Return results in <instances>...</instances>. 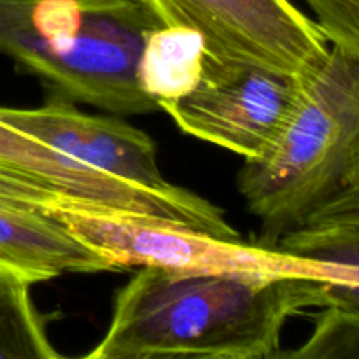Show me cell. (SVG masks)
I'll list each match as a JSON object with an SVG mask.
<instances>
[{"label":"cell","mask_w":359,"mask_h":359,"mask_svg":"<svg viewBox=\"0 0 359 359\" xmlns=\"http://www.w3.org/2000/svg\"><path fill=\"white\" fill-rule=\"evenodd\" d=\"M312 307L321 280L139 266L86 358H279L284 326Z\"/></svg>","instance_id":"6da1fadb"},{"label":"cell","mask_w":359,"mask_h":359,"mask_svg":"<svg viewBox=\"0 0 359 359\" xmlns=\"http://www.w3.org/2000/svg\"><path fill=\"white\" fill-rule=\"evenodd\" d=\"M160 21L140 0H0V55L53 97L114 114L160 111L137 81Z\"/></svg>","instance_id":"7a4b0ae2"},{"label":"cell","mask_w":359,"mask_h":359,"mask_svg":"<svg viewBox=\"0 0 359 359\" xmlns=\"http://www.w3.org/2000/svg\"><path fill=\"white\" fill-rule=\"evenodd\" d=\"M359 140V60L340 49L302 76L297 98L273 142L245 160L237 188L262 223V241L277 248L342 188Z\"/></svg>","instance_id":"3957f363"},{"label":"cell","mask_w":359,"mask_h":359,"mask_svg":"<svg viewBox=\"0 0 359 359\" xmlns=\"http://www.w3.org/2000/svg\"><path fill=\"white\" fill-rule=\"evenodd\" d=\"M58 214L77 237L104 252L121 270L160 266L235 276L302 277L321 283H333L342 272L339 263L191 228L84 210H58Z\"/></svg>","instance_id":"277c9868"},{"label":"cell","mask_w":359,"mask_h":359,"mask_svg":"<svg viewBox=\"0 0 359 359\" xmlns=\"http://www.w3.org/2000/svg\"><path fill=\"white\" fill-rule=\"evenodd\" d=\"M163 27L198 32L209 63L300 77L330 48L318 23L291 0H140Z\"/></svg>","instance_id":"5b68a950"},{"label":"cell","mask_w":359,"mask_h":359,"mask_svg":"<svg viewBox=\"0 0 359 359\" xmlns=\"http://www.w3.org/2000/svg\"><path fill=\"white\" fill-rule=\"evenodd\" d=\"M300 81L302 76L205 60L198 86L161 104V111L188 135L238 154L244 161L255 160L279 133Z\"/></svg>","instance_id":"8992f818"},{"label":"cell","mask_w":359,"mask_h":359,"mask_svg":"<svg viewBox=\"0 0 359 359\" xmlns=\"http://www.w3.org/2000/svg\"><path fill=\"white\" fill-rule=\"evenodd\" d=\"M0 121L116 179L154 191L177 188L161 174L156 144L146 132L112 116L79 111L76 102L53 97L41 107H0Z\"/></svg>","instance_id":"52a82bcc"},{"label":"cell","mask_w":359,"mask_h":359,"mask_svg":"<svg viewBox=\"0 0 359 359\" xmlns=\"http://www.w3.org/2000/svg\"><path fill=\"white\" fill-rule=\"evenodd\" d=\"M0 170L49 189L72 210L172 223L182 209L177 191H154L116 179L2 121Z\"/></svg>","instance_id":"ba28073f"},{"label":"cell","mask_w":359,"mask_h":359,"mask_svg":"<svg viewBox=\"0 0 359 359\" xmlns=\"http://www.w3.org/2000/svg\"><path fill=\"white\" fill-rule=\"evenodd\" d=\"M111 258L77 237L58 212L0 202V276L37 284L65 273L119 272Z\"/></svg>","instance_id":"9c48e42d"},{"label":"cell","mask_w":359,"mask_h":359,"mask_svg":"<svg viewBox=\"0 0 359 359\" xmlns=\"http://www.w3.org/2000/svg\"><path fill=\"white\" fill-rule=\"evenodd\" d=\"M205 44L198 32L158 27L146 37L137 62V81L147 97L161 104L195 90L205 69Z\"/></svg>","instance_id":"30bf717a"},{"label":"cell","mask_w":359,"mask_h":359,"mask_svg":"<svg viewBox=\"0 0 359 359\" xmlns=\"http://www.w3.org/2000/svg\"><path fill=\"white\" fill-rule=\"evenodd\" d=\"M277 248L344 265L340 280L323 283V305H335L359 312V230H316L297 226L280 238Z\"/></svg>","instance_id":"8fae6325"},{"label":"cell","mask_w":359,"mask_h":359,"mask_svg":"<svg viewBox=\"0 0 359 359\" xmlns=\"http://www.w3.org/2000/svg\"><path fill=\"white\" fill-rule=\"evenodd\" d=\"M30 284L0 276V359H58Z\"/></svg>","instance_id":"7c38bea8"},{"label":"cell","mask_w":359,"mask_h":359,"mask_svg":"<svg viewBox=\"0 0 359 359\" xmlns=\"http://www.w3.org/2000/svg\"><path fill=\"white\" fill-rule=\"evenodd\" d=\"M297 359H359V312L323 305L316 314L314 328L298 349L279 358Z\"/></svg>","instance_id":"4fadbf2b"},{"label":"cell","mask_w":359,"mask_h":359,"mask_svg":"<svg viewBox=\"0 0 359 359\" xmlns=\"http://www.w3.org/2000/svg\"><path fill=\"white\" fill-rule=\"evenodd\" d=\"M332 48L359 60V0H305Z\"/></svg>","instance_id":"5bb4252c"},{"label":"cell","mask_w":359,"mask_h":359,"mask_svg":"<svg viewBox=\"0 0 359 359\" xmlns=\"http://www.w3.org/2000/svg\"><path fill=\"white\" fill-rule=\"evenodd\" d=\"M0 202L7 205L21 207V209L39 210V212H58V210H72V207L49 189L0 170Z\"/></svg>","instance_id":"9a60e30c"},{"label":"cell","mask_w":359,"mask_h":359,"mask_svg":"<svg viewBox=\"0 0 359 359\" xmlns=\"http://www.w3.org/2000/svg\"><path fill=\"white\" fill-rule=\"evenodd\" d=\"M298 226L359 230V184L342 186Z\"/></svg>","instance_id":"2e32d148"},{"label":"cell","mask_w":359,"mask_h":359,"mask_svg":"<svg viewBox=\"0 0 359 359\" xmlns=\"http://www.w3.org/2000/svg\"><path fill=\"white\" fill-rule=\"evenodd\" d=\"M351 184H359V140L354 146L353 154L349 158V163H347L346 174H344L342 186H351Z\"/></svg>","instance_id":"e0dca14e"}]
</instances>
